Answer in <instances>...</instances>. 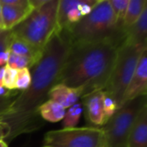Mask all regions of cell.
<instances>
[{"label": "cell", "instance_id": "4dcf8cb0", "mask_svg": "<svg viewBox=\"0 0 147 147\" xmlns=\"http://www.w3.org/2000/svg\"><path fill=\"white\" fill-rule=\"evenodd\" d=\"M2 31H3V30H1V29H0V32H2Z\"/></svg>", "mask_w": 147, "mask_h": 147}, {"label": "cell", "instance_id": "8fae6325", "mask_svg": "<svg viewBox=\"0 0 147 147\" xmlns=\"http://www.w3.org/2000/svg\"><path fill=\"white\" fill-rule=\"evenodd\" d=\"M82 89H74L62 84H55L48 93V99L60 104L65 109H69L82 98Z\"/></svg>", "mask_w": 147, "mask_h": 147}, {"label": "cell", "instance_id": "4fadbf2b", "mask_svg": "<svg viewBox=\"0 0 147 147\" xmlns=\"http://www.w3.org/2000/svg\"><path fill=\"white\" fill-rule=\"evenodd\" d=\"M7 50L11 53H15L27 58L32 63L33 66L40 59L43 53L42 49H39L33 47L25 40L12 35L11 33Z\"/></svg>", "mask_w": 147, "mask_h": 147}, {"label": "cell", "instance_id": "2e32d148", "mask_svg": "<svg viewBox=\"0 0 147 147\" xmlns=\"http://www.w3.org/2000/svg\"><path fill=\"white\" fill-rule=\"evenodd\" d=\"M66 109L58 102L48 99L39 108L40 116L49 122H58L64 119Z\"/></svg>", "mask_w": 147, "mask_h": 147}, {"label": "cell", "instance_id": "7a4b0ae2", "mask_svg": "<svg viewBox=\"0 0 147 147\" xmlns=\"http://www.w3.org/2000/svg\"><path fill=\"white\" fill-rule=\"evenodd\" d=\"M121 44L115 40H105L71 45L57 84L82 89V98L93 92L104 90Z\"/></svg>", "mask_w": 147, "mask_h": 147}, {"label": "cell", "instance_id": "7402d4cb", "mask_svg": "<svg viewBox=\"0 0 147 147\" xmlns=\"http://www.w3.org/2000/svg\"><path fill=\"white\" fill-rule=\"evenodd\" d=\"M17 72L18 70L12 69L9 67L8 65H5L4 67V74L2 80L3 86L7 89L9 91L16 90V82L17 78Z\"/></svg>", "mask_w": 147, "mask_h": 147}, {"label": "cell", "instance_id": "277c9868", "mask_svg": "<svg viewBox=\"0 0 147 147\" xmlns=\"http://www.w3.org/2000/svg\"><path fill=\"white\" fill-rule=\"evenodd\" d=\"M58 7L59 0H47L42 6L34 9L23 22L9 30L11 34L43 50L57 29Z\"/></svg>", "mask_w": 147, "mask_h": 147}, {"label": "cell", "instance_id": "52a82bcc", "mask_svg": "<svg viewBox=\"0 0 147 147\" xmlns=\"http://www.w3.org/2000/svg\"><path fill=\"white\" fill-rule=\"evenodd\" d=\"M43 147H108L102 128L74 127L47 132Z\"/></svg>", "mask_w": 147, "mask_h": 147}, {"label": "cell", "instance_id": "484cf974", "mask_svg": "<svg viewBox=\"0 0 147 147\" xmlns=\"http://www.w3.org/2000/svg\"><path fill=\"white\" fill-rule=\"evenodd\" d=\"M9 135H10L9 126L3 121H0V141H3L7 138L9 139Z\"/></svg>", "mask_w": 147, "mask_h": 147}, {"label": "cell", "instance_id": "9c48e42d", "mask_svg": "<svg viewBox=\"0 0 147 147\" xmlns=\"http://www.w3.org/2000/svg\"><path fill=\"white\" fill-rule=\"evenodd\" d=\"M147 92V49L141 54L131 82L124 94L121 106L139 96H146Z\"/></svg>", "mask_w": 147, "mask_h": 147}, {"label": "cell", "instance_id": "83f0119b", "mask_svg": "<svg viewBox=\"0 0 147 147\" xmlns=\"http://www.w3.org/2000/svg\"><path fill=\"white\" fill-rule=\"evenodd\" d=\"M0 29L4 30V26H3V17H2V5L0 3Z\"/></svg>", "mask_w": 147, "mask_h": 147}, {"label": "cell", "instance_id": "f1b7e54d", "mask_svg": "<svg viewBox=\"0 0 147 147\" xmlns=\"http://www.w3.org/2000/svg\"><path fill=\"white\" fill-rule=\"evenodd\" d=\"M4 67H5V65L0 67V84H2V80H3V74H4Z\"/></svg>", "mask_w": 147, "mask_h": 147}, {"label": "cell", "instance_id": "6da1fadb", "mask_svg": "<svg viewBox=\"0 0 147 147\" xmlns=\"http://www.w3.org/2000/svg\"><path fill=\"white\" fill-rule=\"evenodd\" d=\"M71 47L66 30H57L45 46L40 59L31 68L29 87L0 109V121L10 127L9 139L30 133L39 127V108L48 100L50 90L57 84Z\"/></svg>", "mask_w": 147, "mask_h": 147}, {"label": "cell", "instance_id": "603a6c76", "mask_svg": "<svg viewBox=\"0 0 147 147\" xmlns=\"http://www.w3.org/2000/svg\"><path fill=\"white\" fill-rule=\"evenodd\" d=\"M102 105H103L104 115H105L106 121H108V120L110 119L113 116V115L116 112V110L118 109V106L115 101L114 100V98L110 95H109L105 90H104Z\"/></svg>", "mask_w": 147, "mask_h": 147}, {"label": "cell", "instance_id": "5b68a950", "mask_svg": "<svg viewBox=\"0 0 147 147\" xmlns=\"http://www.w3.org/2000/svg\"><path fill=\"white\" fill-rule=\"evenodd\" d=\"M147 47L133 45L123 41L105 91L115 101L118 109L121 107L124 94L131 82L139 59Z\"/></svg>", "mask_w": 147, "mask_h": 147}, {"label": "cell", "instance_id": "d6986e66", "mask_svg": "<svg viewBox=\"0 0 147 147\" xmlns=\"http://www.w3.org/2000/svg\"><path fill=\"white\" fill-rule=\"evenodd\" d=\"M128 1L129 0H109L111 8L113 9L114 15L115 17L116 26L121 31H122L121 28H122L123 20H124L127 5H128Z\"/></svg>", "mask_w": 147, "mask_h": 147}, {"label": "cell", "instance_id": "e0dca14e", "mask_svg": "<svg viewBox=\"0 0 147 147\" xmlns=\"http://www.w3.org/2000/svg\"><path fill=\"white\" fill-rule=\"evenodd\" d=\"M147 7V0H129L127 12L122 23V31L125 32L130 28L140 17L143 10Z\"/></svg>", "mask_w": 147, "mask_h": 147}, {"label": "cell", "instance_id": "d4e9b609", "mask_svg": "<svg viewBox=\"0 0 147 147\" xmlns=\"http://www.w3.org/2000/svg\"><path fill=\"white\" fill-rule=\"evenodd\" d=\"M9 39H10V31L3 30L0 32V52L7 50Z\"/></svg>", "mask_w": 147, "mask_h": 147}, {"label": "cell", "instance_id": "ac0fdd59", "mask_svg": "<svg viewBox=\"0 0 147 147\" xmlns=\"http://www.w3.org/2000/svg\"><path fill=\"white\" fill-rule=\"evenodd\" d=\"M83 113V108L81 103H75L70 107L65 115L63 119L64 128H74L78 123Z\"/></svg>", "mask_w": 147, "mask_h": 147}, {"label": "cell", "instance_id": "ba28073f", "mask_svg": "<svg viewBox=\"0 0 147 147\" xmlns=\"http://www.w3.org/2000/svg\"><path fill=\"white\" fill-rule=\"evenodd\" d=\"M98 0H59L57 30H66L90 14Z\"/></svg>", "mask_w": 147, "mask_h": 147}, {"label": "cell", "instance_id": "3957f363", "mask_svg": "<svg viewBox=\"0 0 147 147\" xmlns=\"http://www.w3.org/2000/svg\"><path fill=\"white\" fill-rule=\"evenodd\" d=\"M71 45L115 40L123 43L124 33L117 28L109 0H98L91 12L66 29Z\"/></svg>", "mask_w": 147, "mask_h": 147}, {"label": "cell", "instance_id": "4316f807", "mask_svg": "<svg viewBox=\"0 0 147 147\" xmlns=\"http://www.w3.org/2000/svg\"><path fill=\"white\" fill-rule=\"evenodd\" d=\"M9 52L8 50L0 52V67L6 65L9 59Z\"/></svg>", "mask_w": 147, "mask_h": 147}, {"label": "cell", "instance_id": "5bb4252c", "mask_svg": "<svg viewBox=\"0 0 147 147\" xmlns=\"http://www.w3.org/2000/svg\"><path fill=\"white\" fill-rule=\"evenodd\" d=\"M2 5V4H1ZM32 4L28 7H13L2 5V17L4 30L9 31L23 22L34 10Z\"/></svg>", "mask_w": 147, "mask_h": 147}, {"label": "cell", "instance_id": "30bf717a", "mask_svg": "<svg viewBox=\"0 0 147 147\" xmlns=\"http://www.w3.org/2000/svg\"><path fill=\"white\" fill-rule=\"evenodd\" d=\"M103 96L104 90H98L83 98L85 101L88 120L96 127L103 126L107 122L103 112Z\"/></svg>", "mask_w": 147, "mask_h": 147}, {"label": "cell", "instance_id": "ffe728a7", "mask_svg": "<svg viewBox=\"0 0 147 147\" xmlns=\"http://www.w3.org/2000/svg\"><path fill=\"white\" fill-rule=\"evenodd\" d=\"M6 65L16 70H21L23 68L31 69L33 67L32 63L27 58L15 54V53H9Z\"/></svg>", "mask_w": 147, "mask_h": 147}, {"label": "cell", "instance_id": "8992f818", "mask_svg": "<svg viewBox=\"0 0 147 147\" xmlns=\"http://www.w3.org/2000/svg\"><path fill=\"white\" fill-rule=\"evenodd\" d=\"M147 104L146 96H139L124 103L113 116L108 120L102 128L104 131L107 146L127 147V141L132 127L142 109Z\"/></svg>", "mask_w": 147, "mask_h": 147}, {"label": "cell", "instance_id": "44dd1931", "mask_svg": "<svg viewBox=\"0 0 147 147\" xmlns=\"http://www.w3.org/2000/svg\"><path fill=\"white\" fill-rule=\"evenodd\" d=\"M31 80H32V76H31L30 69L23 68L18 70L16 82V90H20L21 92L26 90L29 87L31 84Z\"/></svg>", "mask_w": 147, "mask_h": 147}, {"label": "cell", "instance_id": "f546056e", "mask_svg": "<svg viewBox=\"0 0 147 147\" xmlns=\"http://www.w3.org/2000/svg\"><path fill=\"white\" fill-rule=\"evenodd\" d=\"M0 147H8V145L4 140H3V141H0Z\"/></svg>", "mask_w": 147, "mask_h": 147}, {"label": "cell", "instance_id": "cb8c5ba5", "mask_svg": "<svg viewBox=\"0 0 147 147\" xmlns=\"http://www.w3.org/2000/svg\"><path fill=\"white\" fill-rule=\"evenodd\" d=\"M0 3L13 7H28L31 5L29 0H0Z\"/></svg>", "mask_w": 147, "mask_h": 147}, {"label": "cell", "instance_id": "7c38bea8", "mask_svg": "<svg viewBox=\"0 0 147 147\" xmlns=\"http://www.w3.org/2000/svg\"><path fill=\"white\" fill-rule=\"evenodd\" d=\"M127 147H147V104L142 108L132 127Z\"/></svg>", "mask_w": 147, "mask_h": 147}, {"label": "cell", "instance_id": "9a60e30c", "mask_svg": "<svg viewBox=\"0 0 147 147\" xmlns=\"http://www.w3.org/2000/svg\"><path fill=\"white\" fill-rule=\"evenodd\" d=\"M125 42L147 47V7L139 20L125 32Z\"/></svg>", "mask_w": 147, "mask_h": 147}]
</instances>
